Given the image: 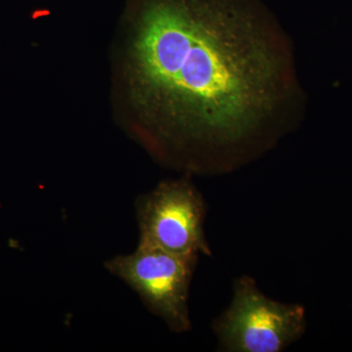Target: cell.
Returning <instances> with one entry per match:
<instances>
[{"label":"cell","mask_w":352,"mask_h":352,"mask_svg":"<svg viewBox=\"0 0 352 352\" xmlns=\"http://www.w3.org/2000/svg\"><path fill=\"white\" fill-rule=\"evenodd\" d=\"M131 47L139 105L163 147L224 171L275 143L302 95L288 34L261 0H141Z\"/></svg>","instance_id":"1"},{"label":"cell","mask_w":352,"mask_h":352,"mask_svg":"<svg viewBox=\"0 0 352 352\" xmlns=\"http://www.w3.org/2000/svg\"><path fill=\"white\" fill-rule=\"evenodd\" d=\"M230 305L212 324L220 347L232 352H281L300 340L305 308L271 300L250 276L234 283Z\"/></svg>","instance_id":"2"},{"label":"cell","mask_w":352,"mask_h":352,"mask_svg":"<svg viewBox=\"0 0 352 352\" xmlns=\"http://www.w3.org/2000/svg\"><path fill=\"white\" fill-rule=\"evenodd\" d=\"M198 258L138 245L131 254L108 259L105 268L135 292L171 332L182 333L192 327L189 296Z\"/></svg>","instance_id":"3"},{"label":"cell","mask_w":352,"mask_h":352,"mask_svg":"<svg viewBox=\"0 0 352 352\" xmlns=\"http://www.w3.org/2000/svg\"><path fill=\"white\" fill-rule=\"evenodd\" d=\"M138 245L182 256L212 254L205 232L207 207L186 178L166 180L135 201Z\"/></svg>","instance_id":"4"}]
</instances>
